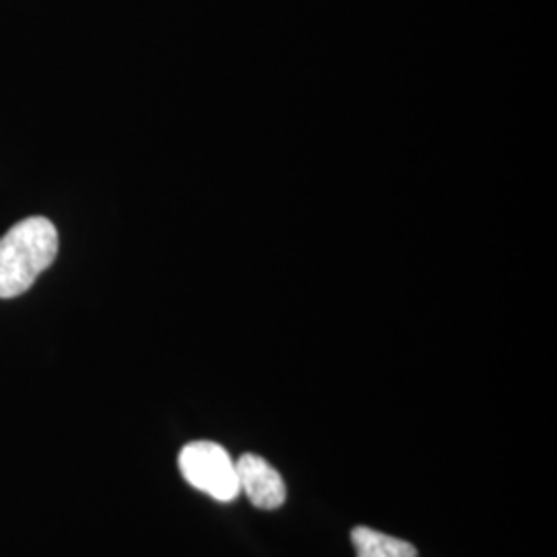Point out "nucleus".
Returning a JSON list of instances; mask_svg holds the SVG:
<instances>
[{"instance_id": "obj_2", "label": "nucleus", "mask_w": 557, "mask_h": 557, "mask_svg": "<svg viewBox=\"0 0 557 557\" xmlns=\"http://www.w3.org/2000/svg\"><path fill=\"white\" fill-rule=\"evenodd\" d=\"M182 478L195 490L218 502H232L239 496L236 460L215 442H190L178 458Z\"/></svg>"}, {"instance_id": "obj_3", "label": "nucleus", "mask_w": 557, "mask_h": 557, "mask_svg": "<svg viewBox=\"0 0 557 557\" xmlns=\"http://www.w3.org/2000/svg\"><path fill=\"white\" fill-rule=\"evenodd\" d=\"M239 494L260 510H275L285 504L287 487L277 469L257 455H242L236 460Z\"/></svg>"}, {"instance_id": "obj_4", "label": "nucleus", "mask_w": 557, "mask_h": 557, "mask_svg": "<svg viewBox=\"0 0 557 557\" xmlns=\"http://www.w3.org/2000/svg\"><path fill=\"white\" fill-rule=\"evenodd\" d=\"M351 541L358 557H418V549L409 541L384 535L368 527H356Z\"/></svg>"}, {"instance_id": "obj_1", "label": "nucleus", "mask_w": 557, "mask_h": 557, "mask_svg": "<svg viewBox=\"0 0 557 557\" xmlns=\"http://www.w3.org/2000/svg\"><path fill=\"white\" fill-rule=\"evenodd\" d=\"M59 232L46 218L15 223L0 238V298H17L54 262Z\"/></svg>"}]
</instances>
